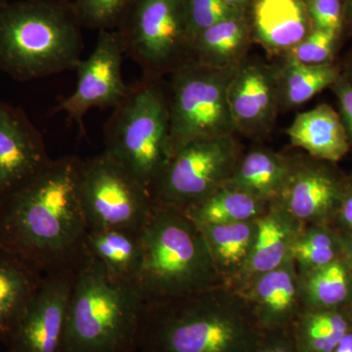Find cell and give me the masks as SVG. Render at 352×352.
<instances>
[{
	"label": "cell",
	"mask_w": 352,
	"mask_h": 352,
	"mask_svg": "<svg viewBox=\"0 0 352 352\" xmlns=\"http://www.w3.org/2000/svg\"><path fill=\"white\" fill-rule=\"evenodd\" d=\"M82 160H52L31 182L0 201V245L43 274L74 270L87 254L80 201Z\"/></svg>",
	"instance_id": "obj_1"
},
{
	"label": "cell",
	"mask_w": 352,
	"mask_h": 352,
	"mask_svg": "<svg viewBox=\"0 0 352 352\" xmlns=\"http://www.w3.org/2000/svg\"><path fill=\"white\" fill-rule=\"evenodd\" d=\"M264 333L245 296L219 286L145 300L138 352H256Z\"/></svg>",
	"instance_id": "obj_2"
},
{
	"label": "cell",
	"mask_w": 352,
	"mask_h": 352,
	"mask_svg": "<svg viewBox=\"0 0 352 352\" xmlns=\"http://www.w3.org/2000/svg\"><path fill=\"white\" fill-rule=\"evenodd\" d=\"M82 25L69 0H21L0 8V72L31 82L82 61Z\"/></svg>",
	"instance_id": "obj_3"
},
{
	"label": "cell",
	"mask_w": 352,
	"mask_h": 352,
	"mask_svg": "<svg viewBox=\"0 0 352 352\" xmlns=\"http://www.w3.org/2000/svg\"><path fill=\"white\" fill-rule=\"evenodd\" d=\"M145 300L85 254L74 275L61 352H138Z\"/></svg>",
	"instance_id": "obj_4"
},
{
	"label": "cell",
	"mask_w": 352,
	"mask_h": 352,
	"mask_svg": "<svg viewBox=\"0 0 352 352\" xmlns=\"http://www.w3.org/2000/svg\"><path fill=\"white\" fill-rule=\"evenodd\" d=\"M141 244L136 284L145 300L224 286L200 227L182 210L154 205Z\"/></svg>",
	"instance_id": "obj_5"
},
{
	"label": "cell",
	"mask_w": 352,
	"mask_h": 352,
	"mask_svg": "<svg viewBox=\"0 0 352 352\" xmlns=\"http://www.w3.org/2000/svg\"><path fill=\"white\" fill-rule=\"evenodd\" d=\"M104 153L148 190L170 159L168 91L162 78H143L104 127Z\"/></svg>",
	"instance_id": "obj_6"
},
{
	"label": "cell",
	"mask_w": 352,
	"mask_h": 352,
	"mask_svg": "<svg viewBox=\"0 0 352 352\" xmlns=\"http://www.w3.org/2000/svg\"><path fill=\"white\" fill-rule=\"evenodd\" d=\"M236 69L212 68L189 59L170 74V157L197 139L236 133L228 102Z\"/></svg>",
	"instance_id": "obj_7"
},
{
	"label": "cell",
	"mask_w": 352,
	"mask_h": 352,
	"mask_svg": "<svg viewBox=\"0 0 352 352\" xmlns=\"http://www.w3.org/2000/svg\"><path fill=\"white\" fill-rule=\"evenodd\" d=\"M243 152L235 134L192 141L170 157L153 183V203L185 212L229 182Z\"/></svg>",
	"instance_id": "obj_8"
},
{
	"label": "cell",
	"mask_w": 352,
	"mask_h": 352,
	"mask_svg": "<svg viewBox=\"0 0 352 352\" xmlns=\"http://www.w3.org/2000/svg\"><path fill=\"white\" fill-rule=\"evenodd\" d=\"M120 31L143 78L170 75L191 59L185 0H135Z\"/></svg>",
	"instance_id": "obj_9"
},
{
	"label": "cell",
	"mask_w": 352,
	"mask_h": 352,
	"mask_svg": "<svg viewBox=\"0 0 352 352\" xmlns=\"http://www.w3.org/2000/svg\"><path fill=\"white\" fill-rule=\"evenodd\" d=\"M80 190L88 229L141 233L154 208L149 190L104 152L82 162Z\"/></svg>",
	"instance_id": "obj_10"
},
{
	"label": "cell",
	"mask_w": 352,
	"mask_h": 352,
	"mask_svg": "<svg viewBox=\"0 0 352 352\" xmlns=\"http://www.w3.org/2000/svg\"><path fill=\"white\" fill-rule=\"evenodd\" d=\"M126 54L124 36L120 30L99 32L91 54L82 60L76 71L75 91L62 99L54 112H63L78 124L85 133L83 117L94 108H116L126 98L129 85L122 80V59Z\"/></svg>",
	"instance_id": "obj_11"
},
{
	"label": "cell",
	"mask_w": 352,
	"mask_h": 352,
	"mask_svg": "<svg viewBox=\"0 0 352 352\" xmlns=\"http://www.w3.org/2000/svg\"><path fill=\"white\" fill-rule=\"evenodd\" d=\"M351 182L338 164L307 154L291 155V166L276 201L303 226H332Z\"/></svg>",
	"instance_id": "obj_12"
},
{
	"label": "cell",
	"mask_w": 352,
	"mask_h": 352,
	"mask_svg": "<svg viewBox=\"0 0 352 352\" xmlns=\"http://www.w3.org/2000/svg\"><path fill=\"white\" fill-rule=\"evenodd\" d=\"M76 270L44 274L38 293L6 346L7 352H61Z\"/></svg>",
	"instance_id": "obj_13"
},
{
	"label": "cell",
	"mask_w": 352,
	"mask_h": 352,
	"mask_svg": "<svg viewBox=\"0 0 352 352\" xmlns=\"http://www.w3.org/2000/svg\"><path fill=\"white\" fill-rule=\"evenodd\" d=\"M228 102L236 132L252 139L265 138L281 110L275 64L245 58L231 80Z\"/></svg>",
	"instance_id": "obj_14"
},
{
	"label": "cell",
	"mask_w": 352,
	"mask_h": 352,
	"mask_svg": "<svg viewBox=\"0 0 352 352\" xmlns=\"http://www.w3.org/2000/svg\"><path fill=\"white\" fill-rule=\"evenodd\" d=\"M51 161L41 131L24 111L0 102V201L31 182Z\"/></svg>",
	"instance_id": "obj_15"
},
{
	"label": "cell",
	"mask_w": 352,
	"mask_h": 352,
	"mask_svg": "<svg viewBox=\"0 0 352 352\" xmlns=\"http://www.w3.org/2000/svg\"><path fill=\"white\" fill-rule=\"evenodd\" d=\"M239 293L249 302L264 332L291 328L303 308L300 275L293 258L254 278Z\"/></svg>",
	"instance_id": "obj_16"
},
{
	"label": "cell",
	"mask_w": 352,
	"mask_h": 352,
	"mask_svg": "<svg viewBox=\"0 0 352 352\" xmlns=\"http://www.w3.org/2000/svg\"><path fill=\"white\" fill-rule=\"evenodd\" d=\"M276 201L256 219V233L251 256L235 291L240 292L254 278L279 268L293 258L294 245L303 228Z\"/></svg>",
	"instance_id": "obj_17"
},
{
	"label": "cell",
	"mask_w": 352,
	"mask_h": 352,
	"mask_svg": "<svg viewBox=\"0 0 352 352\" xmlns=\"http://www.w3.org/2000/svg\"><path fill=\"white\" fill-rule=\"evenodd\" d=\"M252 38L281 57L314 30L303 0H252Z\"/></svg>",
	"instance_id": "obj_18"
},
{
	"label": "cell",
	"mask_w": 352,
	"mask_h": 352,
	"mask_svg": "<svg viewBox=\"0 0 352 352\" xmlns=\"http://www.w3.org/2000/svg\"><path fill=\"white\" fill-rule=\"evenodd\" d=\"M287 134L292 145L331 163H339L352 148L339 112L329 104L298 113Z\"/></svg>",
	"instance_id": "obj_19"
},
{
	"label": "cell",
	"mask_w": 352,
	"mask_h": 352,
	"mask_svg": "<svg viewBox=\"0 0 352 352\" xmlns=\"http://www.w3.org/2000/svg\"><path fill=\"white\" fill-rule=\"evenodd\" d=\"M43 277L36 266L0 245V342L4 346L10 342Z\"/></svg>",
	"instance_id": "obj_20"
},
{
	"label": "cell",
	"mask_w": 352,
	"mask_h": 352,
	"mask_svg": "<svg viewBox=\"0 0 352 352\" xmlns=\"http://www.w3.org/2000/svg\"><path fill=\"white\" fill-rule=\"evenodd\" d=\"M289 166L291 155L258 146L243 152L226 185L242 190L266 203H273L283 189Z\"/></svg>",
	"instance_id": "obj_21"
},
{
	"label": "cell",
	"mask_w": 352,
	"mask_h": 352,
	"mask_svg": "<svg viewBox=\"0 0 352 352\" xmlns=\"http://www.w3.org/2000/svg\"><path fill=\"white\" fill-rule=\"evenodd\" d=\"M199 227L224 286L235 289L251 256L256 238V219Z\"/></svg>",
	"instance_id": "obj_22"
},
{
	"label": "cell",
	"mask_w": 352,
	"mask_h": 352,
	"mask_svg": "<svg viewBox=\"0 0 352 352\" xmlns=\"http://www.w3.org/2000/svg\"><path fill=\"white\" fill-rule=\"evenodd\" d=\"M252 39L247 15L224 20L197 36L191 59L212 68L238 67L248 57Z\"/></svg>",
	"instance_id": "obj_23"
},
{
	"label": "cell",
	"mask_w": 352,
	"mask_h": 352,
	"mask_svg": "<svg viewBox=\"0 0 352 352\" xmlns=\"http://www.w3.org/2000/svg\"><path fill=\"white\" fill-rule=\"evenodd\" d=\"M87 252L111 276L136 283L141 261V233L122 229H88Z\"/></svg>",
	"instance_id": "obj_24"
},
{
	"label": "cell",
	"mask_w": 352,
	"mask_h": 352,
	"mask_svg": "<svg viewBox=\"0 0 352 352\" xmlns=\"http://www.w3.org/2000/svg\"><path fill=\"white\" fill-rule=\"evenodd\" d=\"M275 67L281 110H291L307 103L315 95L331 88L340 76L337 63L311 66L280 57Z\"/></svg>",
	"instance_id": "obj_25"
},
{
	"label": "cell",
	"mask_w": 352,
	"mask_h": 352,
	"mask_svg": "<svg viewBox=\"0 0 352 352\" xmlns=\"http://www.w3.org/2000/svg\"><path fill=\"white\" fill-rule=\"evenodd\" d=\"M270 205L242 190L224 185L184 212L197 226H222L258 219Z\"/></svg>",
	"instance_id": "obj_26"
},
{
	"label": "cell",
	"mask_w": 352,
	"mask_h": 352,
	"mask_svg": "<svg viewBox=\"0 0 352 352\" xmlns=\"http://www.w3.org/2000/svg\"><path fill=\"white\" fill-rule=\"evenodd\" d=\"M303 308L340 309L352 305V273L346 258L300 275Z\"/></svg>",
	"instance_id": "obj_27"
},
{
	"label": "cell",
	"mask_w": 352,
	"mask_h": 352,
	"mask_svg": "<svg viewBox=\"0 0 352 352\" xmlns=\"http://www.w3.org/2000/svg\"><path fill=\"white\" fill-rule=\"evenodd\" d=\"M351 328L347 308H302L291 330L298 351L331 352Z\"/></svg>",
	"instance_id": "obj_28"
},
{
	"label": "cell",
	"mask_w": 352,
	"mask_h": 352,
	"mask_svg": "<svg viewBox=\"0 0 352 352\" xmlns=\"http://www.w3.org/2000/svg\"><path fill=\"white\" fill-rule=\"evenodd\" d=\"M344 256L342 236L332 226H305L293 250L298 275L305 274Z\"/></svg>",
	"instance_id": "obj_29"
},
{
	"label": "cell",
	"mask_w": 352,
	"mask_h": 352,
	"mask_svg": "<svg viewBox=\"0 0 352 352\" xmlns=\"http://www.w3.org/2000/svg\"><path fill=\"white\" fill-rule=\"evenodd\" d=\"M135 0H73L82 28L96 31L120 30Z\"/></svg>",
	"instance_id": "obj_30"
},
{
	"label": "cell",
	"mask_w": 352,
	"mask_h": 352,
	"mask_svg": "<svg viewBox=\"0 0 352 352\" xmlns=\"http://www.w3.org/2000/svg\"><path fill=\"white\" fill-rule=\"evenodd\" d=\"M340 38L342 34L314 28L300 43L281 57L311 66L336 63L335 57L339 50Z\"/></svg>",
	"instance_id": "obj_31"
},
{
	"label": "cell",
	"mask_w": 352,
	"mask_h": 352,
	"mask_svg": "<svg viewBox=\"0 0 352 352\" xmlns=\"http://www.w3.org/2000/svg\"><path fill=\"white\" fill-rule=\"evenodd\" d=\"M186 27L190 44L197 36L222 21L247 15V11L229 6L223 0H185Z\"/></svg>",
	"instance_id": "obj_32"
},
{
	"label": "cell",
	"mask_w": 352,
	"mask_h": 352,
	"mask_svg": "<svg viewBox=\"0 0 352 352\" xmlns=\"http://www.w3.org/2000/svg\"><path fill=\"white\" fill-rule=\"evenodd\" d=\"M314 29L342 34L344 27L342 0H303Z\"/></svg>",
	"instance_id": "obj_33"
},
{
	"label": "cell",
	"mask_w": 352,
	"mask_h": 352,
	"mask_svg": "<svg viewBox=\"0 0 352 352\" xmlns=\"http://www.w3.org/2000/svg\"><path fill=\"white\" fill-rule=\"evenodd\" d=\"M331 89L337 98L339 106L338 112L340 113L352 147V85L340 73L339 78L331 87Z\"/></svg>",
	"instance_id": "obj_34"
},
{
	"label": "cell",
	"mask_w": 352,
	"mask_h": 352,
	"mask_svg": "<svg viewBox=\"0 0 352 352\" xmlns=\"http://www.w3.org/2000/svg\"><path fill=\"white\" fill-rule=\"evenodd\" d=\"M256 352H300L291 328L265 332Z\"/></svg>",
	"instance_id": "obj_35"
},
{
	"label": "cell",
	"mask_w": 352,
	"mask_h": 352,
	"mask_svg": "<svg viewBox=\"0 0 352 352\" xmlns=\"http://www.w3.org/2000/svg\"><path fill=\"white\" fill-rule=\"evenodd\" d=\"M332 226L342 235L352 237V182L344 192L342 200L340 201L339 210L336 214Z\"/></svg>",
	"instance_id": "obj_36"
},
{
	"label": "cell",
	"mask_w": 352,
	"mask_h": 352,
	"mask_svg": "<svg viewBox=\"0 0 352 352\" xmlns=\"http://www.w3.org/2000/svg\"><path fill=\"white\" fill-rule=\"evenodd\" d=\"M331 352H352V328L344 333V337Z\"/></svg>",
	"instance_id": "obj_37"
},
{
	"label": "cell",
	"mask_w": 352,
	"mask_h": 352,
	"mask_svg": "<svg viewBox=\"0 0 352 352\" xmlns=\"http://www.w3.org/2000/svg\"><path fill=\"white\" fill-rule=\"evenodd\" d=\"M340 73L352 85V50L347 53L344 62L340 64Z\"/></svg>",
	"instance_id": "obj_38"
},
{
	"label": "cell",
	"mask_w": 352,
	"mask_h": 352,
	"mask_svg": "<svg viewBox=\"0 0 352 352\" xmlns=\"http://www.w3.org/2000/svg\"><path fill=\"white\" fill-rule=\"evenodd\" d=\"M342 245H344V256L352 273V237L351 236L342 235Z\"/></svg>",
	"instance_id": "obj_39"
},
{
	"label": "cell",
	"mask_w": 352,
	"mask_h": 352,
	"mask_svg": "<svg viewBox=\"0 0 352 352\" xmlns=\"http://www.w3.org/2000/svg\"><path fill=\"white\" fill-rule=\"evenodd\" d=\"M342 2H344V25H349L352 30V0H342Z\"/></svg>",
	"instance_id": "obj_40"
},
{
	"label": "cell",
	"mask_w": 352,
	"mask_h": 352,
	"mask_svg": "<svg viewBox=\"0 0 352 352\" xmlns=\"http://www.w3.org/2000/svg\"><path fill=\"white\" fill-rule=\"evenodd\" d=\"M223 1L229 6L247 11V9L252 6V0H223Z\"/></svg>",
	"instance_id": "obj_41"
},
{
	"label": "cell",
	"mask_w": 352,
	"mask_h": 352,
	"mask_svg": "<svg viewBox=\"0 0 352 352\" xmlns=\"http://www.w3.org/2000/svg\"><path fill=\"white\" fill-rule=\"evenodd\" d=\"M347 311H349V318H351L352 323V305L347 307Z\"/></svg>",
	"instance_id": "obj_42"
},
{
	"label": "cell",
	"mask_w": 352,
	"mask_h": 352,
	"mask_svg": "<svg viewBox=\"0 0 352 352\" xmlns=\"http://www.w3.org/2000/svg\"><path fill=\"white\" fill-rule=\"evenodd\" d=\"M8 0H0V8L1 7H3L4 6H6L7 3H8Z\"/></svg>",
	"instance_id": "obj_43"
},
{
	"label": "cell",
	"mask_w": 352,
	"mask_h": 352,
	"mask_svg": "<svg viewBox=\"0 0 352 352\" xmlns=\"http://www.w3.org/2000/svg\"><path fill=\"white\" fill-rule=\"evenodd\" d=\"M349 177H351V182H352V173L351 175H349Z\"/></svg>",
	"instance_id": "obj_44"
}]
</instances>
